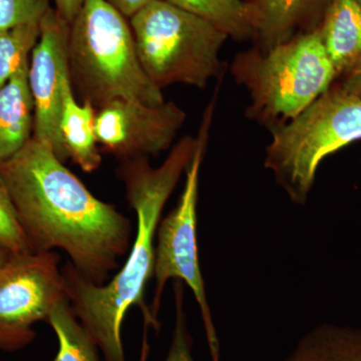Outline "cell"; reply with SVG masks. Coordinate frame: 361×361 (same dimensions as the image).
<instances>
[{"label": "cell", "mask_w": 361, "mask_h": 361, "mask_svg": "<svg viewBox=\"0 0 361 361\" xmlns=\"http://www.w3.org/2000/svg\"><path fill=\"white\" fill-rule=\"evenodd\" d=\"M0 175L33 253L61 249L80 276L104 285L129 252L133 226L115 206L96 198L51 145L33 137Z\"/></svg>", "instance_id": "6da1fadb"}, {"label": "cell", "mask_w": 361, "mask_h": 361, "mask_svg": "<svg viewBox=\"0 0 361 361\" xmlns=\"http://www.w3.org/2000/svg\"><path fill=\"white\" fill-rule=\"evenodd\" d=\"M198 146V137H183L158 168L148 157L122 161L118 176L125 185L126 196L137 216L135 239L127 261L104 285L80 276L70 262L63 271L66 293L73 312L96 341L106 361H126L122 342L123 318L133 306L144 315L145 331L156 330L145 291L154 276L155 239L164 207L180 176L187 170Z\"/></svg>", "instance_id": "7a4b0ae2"}, {"label": "cell", "mask_w": 361, "mask_h": 361, "mask_svg": "<svg viewBox=\"0 0 361 361\" xmlns=\"http://www.w3.org/2000/svg\"><path fill=\"white\" fill-rule=\"evenodd\" d=\"M68 51L71 85L94 109L118 99L165 103L140 63L130 23L106 0H84L71 23Z\"/></svg>", "instance_id": "3957f363"}, {"label": "cell", "mask_w": 361, "mask_h": 361, "mask_svg": "<svg viewBox=\"0 0 361 361\" xmlns=\"http://www.w3.org/2000/svg\"><path fill=\"white\" fill-rule=\"evenodd\" d=\"M231 73L250 96L246 118L269 130L300 115L338 78L317 30L266 51L239 52Z\"/></svg>", "instance_id": "277c9868"}, {"label": "cell", "mask_w": 361, "mask_h": 361, "mask_svg": "<svg viewBox=\"0 0 361 361\" xmlns=\"http://www.w3.org/2000/svg\"><path fill=\"white\" fill-rule=\"evenodd\" d=\"M269 132L265 168L291 202L304 205L322 161L361 140V97L334 85L300 115Z\"/></svg>", "instance_id": "5b68a950"}, {"label": "cell", "mask_w": 361, "mask_h": 361, "mask_svg": "<svg viewBox=\"0 0 361 361\" xmlns=\"http://www.w3.org/2000/svg\"><path fill=\"white\" fill-rule=\"evenodd\" d=\"M137 58L160 87L184 84L205 89L222 78L226 33L167 0H157L130 18Z\"/></svg>", "instance_id": "8992f818"}, {"label": "cell", "mask_w": 361, "mask_h": 361, "mask_svg": "<svg viewBox=\"0 0 361 361\" xmlns=\"http://www.w3.org/2000/svg\"><path fill=\"white\" fill-rule=\"evenodd\" d=\"M216 99L207 106L198 134V146L191 164L186 170V182L179 203L157 230L155 266V294L149 306L152 319L157 331L160 329L158 319L161 296L168 280L177 279L185 282L194 293L200 308L207 343L212 361H220L221 348L217 330L214 325L212 312L207 300L205 283L202 276L197 244V204H198L199 176L202 161L205 155L209 130L216 106Z\"/></svg>", "instance_id": "52a82bcc"}, {"label": "cell", "mask_w": 361, "mask_h": 361, "mask_svg": "<svg viewBox=\"0 0 361 361\" xmlns=\"http://www.w3.org/2000/svg\"><path fill=\"white\" fill-rule=\"evenodd\" d=\"M66 298L58 254H11L0 269V350L13 353L32 343L33 325L47 322Z\"/></svg>", "instance_id": "ba28073f"}, {"label": "cell", "mask_w": 361, "mask_h": 361, "mask_svg": "<svg viewBox=\"0 0 361 361\" xmlns=\"http://www.w3.org/2000/svg\"><path fill=\"white\" fill-rule=\"evenodd\" d=\"M186 122V113L174 102L149 106L114 99L96 109L97 144L122 161L157 156L170 148Z\"/></svg>", "instance_id": "9c48e42d"}, {"label": "cell", "mask_w": 361, "mask_h": 361, "mask_svg": "<svg viewBox=\"0 0 361 361\" xmlns=\"http://www.w3.org/2000/svg\"><path fill=\"white\" fill-rule=\"evenodd\" d=\"M71 25L54 7L40 20L39 39L28 65V85L35 106L33 137L51 145L59 161L68 160L59 130L63 87L68 70Z\"/></svg>", "instance_id": "30bf717a"}, {"label": "cell", "mask_w": 361, "mask_h": 361, "mask_svg": "<svg viewBox=\"0 0 361 361\" xmlns=\"http://www.w3.org/2000/svg\"><path fill=\"white\" fill-rule=\"evenodd\" d=\"M332 0H247L253 47L266 51L316 30Z\"/></svg>", "instance_id": "8fae6325"}, {"label": "cell", "mask_w": 361, "mask_h": 361, "mask_svg": "<svg viewBox=\"0 0 361 361\" xmlns=\"http://www.w3.org/2000/svg\"><path fill=\"white\" fill-rule=\"evenodd\" d=\"M337 77L361 61V7L356 0H332L317 28Z\"/></svg>", "instance_id": "7c38bea8"}, {"label": "cell", "mask_w": 361, "mask_h": 361, "mask_svg": "<svg viewBox=\"0 0 361 361\" xmlns=\"http://www.w3.org/2000/svg\"><path fill=\"white\" fill-rule=\"evenodd\" d=\"M28 65L30 61L0 87V163L16 155L33 135L35 106L28 85Z\"/></svg>", "instance_id": "4fadbf2b"}, {"label": "cell", "mask_w": 361, "mask_h": 361, "mask_svg": "<svg viewBox=\"0 0 361 361\" xmlns=\"http://www.w3.org/2000/svg\"><path fill=\"white\" fill-rule=\"evenodd\" d=\"M96 109L90 102L78 104L73 94L71 77L63 82L59 130L68 159L85 173L97 170L102 156L94 132Z\"/></svg>", "instance_id": "5bb4252c"}, {"label": "cell", "mask_w": 361, "mask_h": 361, "mask_svg": "<svg viewBox=\"0 0 361 361\" xmlns=\"http://www.w3.org/2000/svg\"><path fill=\"white\" fill-rule=\"evenodd\" d=\"M287 361H361V329L319 325L298 341Z\"/></svg>", "instance_id": "9a60e30c"}, {"label": "cell", "mask_w": 361, "mask_h": 361, "mask_svg": "<svg viewBox=\"0 0 361 361\" xmlns=\"http://www.w3.org/2000/svg\"><path fill=\"white\" fill-rule=\"evenodd\" d=\"M47 322L59 339L54 361H101L99 346L78 320L68 298L54 306Z\"/></svg>", "instance_id": "2e32d148"}, {"label": "cell", "mask_w": 361, "mask_h": 361, "mask_svg": "<svg viewBox=\"0 0 361 361\" xmlns=\"http://www.w3.org/2000/svg\"><path fill=\"white\" fill-rule=\"evenodd\" d=\"M219 28L229 39H253L247 0H167Z\"/></svg>", "instance_id": "e0dca14e"}, {"label": "cell", "mask_w": 361, "mask_h": 361, "mask_svg": "<svg viewBox=\"0 0 361 361\" xmlns=\"http://www.w3.org/2000/svg\"><path fill=\"white\" fill-rule=\"evenodd\" d=\"M39 35L40 21L0 30V87L30 61Z\"/></svg>", "instance_id": "ac0fdd59"}, {"label": "cell", "mask_w": 361, "mask_h": 361, "mask_svg": "<svg viewBox=\"0 0 361 361\" xmlns=\"http://www.w3.org/2000/svg\"><path fill=\"white\" fill-rule=\"evenodd\" d=\"M0 246L4 247L11 254L32 252L1 175H0Z\"/></svg>", "instance_id": "d6986e66"}, {"label": "cell", "mask_w": 361, "mask_h": 361, "mask_svg": "<svg viewBox=\"0 0 361 361\" xmlns=\"http://www.w3.org/2000/svg\"><path fill=\"white\" fill-rule=\"evenodd\" d=\"M51 7V0H0V30L39 23Z\"/></svg>", "instance_id": "ffe728a7"}, {"label": "cell", "mask_w": 361, "mask_h": 361, "mask_svg": "<svg viewBox=\"0 0 361 361\" xmlns=\"http://www.w3.org/2000/svg\"><path fill=\"white\" fill-rule=\"evenodd\" d=\"M176 322L172 342L165 361H195L192 355V337L187 326L183 282H174Z\"/></svg>", "instance_id": "44dd1931"}, {"label": "cell", "mask_w": 361, "mask_h": 361, "mask_svg": "<svg viewBox=\"0 0 361 361\" xmlns=\"http://www.w3.org/2000/svg\"><path fill=\"white\" fill-rule=\"evenodd\" d=\"M341 78L339 87L348 94L361 97V61Z\"/></svg>", "instance_id": "7402d4cb"}, {"label": "cell", "mask_w": 361, "mask_h": 361, "mask_svg": "<svg viewBox=\"0 0 361 361\" xmlns=\"http://www.w3.org/2000/svg\"><path fill=\"white\" fill-rule=\"evenodd\" d=\"M116 9H118L127 18H132L145 6L157 0H106Z\"/></svg>", "instance_id": "603a6c76"}, {"label": "cell", "mask_w": 361, "mask_h": 361, "mask_svg": "<svg viewBox=\"0 0 361 361\" xmlns=\"http://www.w3.org/2000/svg\"><path fill=\"white\" fill-rule=\"evenodd\" d=\"M54 2L56 13L71 25L82 8L84 0H54Z\"/></svg>", "instance_id": "cb8c5ba5"}, {"label": "cell", "mask_w": 361, "mask_h": 361, "mask_svg": "<svg viewBox=\"0 0 361 361\" xmlns=\"http://www.w3.org/2000/svg\"><path fill=\"white\" fill-rule=\"evenodd\" d=\"M9 255H11V253L6 249H4V247L0 246V269H1L2 266L6 264Z\"/></svg>", "instance_id": "d4e9b609"}, {"label": "cell", "mask_w": 361, "mask_h": 361, "mask_svg": "<svg viewBox=\"0 0 361 361\" xmlns=\"http://www.w3.org/2000/svg\"><path fill=\"white\" fill-rule=\"evenodd\" d=\"M356 2H357L358 6L361 7V0H356Z\"/></svg>", "instance_id": "484cf974"}]
</instances>
